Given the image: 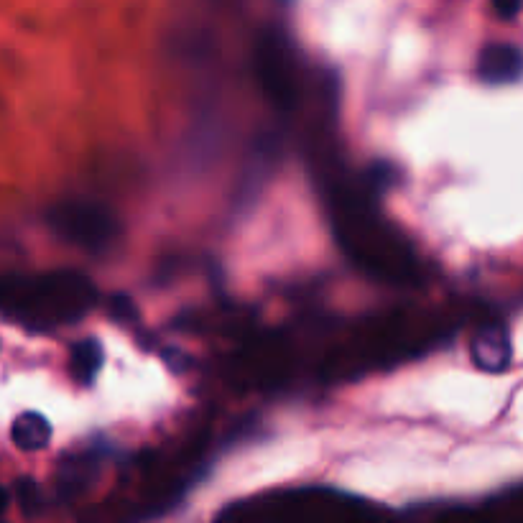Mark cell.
Returning a JSON list of instances; mask_svg holds the SVG:
<instances>
[{"mask_svg": "<svg viewBox=\"0 0 523 523\" xmlns=\"http://www.w3.org/2000/svg\"><path fill=\"white\" fill-rule=\"evenodd\" d=\"M6 508H8V493L6 488H0V516L6 513Z\"/></svg>", "mask_w": 523, "mask_h": 523, "instance_id": "obj_7", "label": "cell"}, {"mask_svg": "<svg viewBox=\"0 0 523 523\" xmlns=\"http://www.w3.org/2000/svg\"><path fill=\"white\" fill-rule=\"evenodd\" d=\"M49 222L64 238L97 248L115 233V222L105 207L90 202H67L49 212Z\"/></svg>", "mask_w": 523, "mask_h": 523, "instance_id": "obj_1", "label": "cell"}, {"mask_svg": "<svg viewBox=\"0 0 523 523\" xmlns=\"http://www.w3.org/2000/svg\"><path fill=\"white\" fill-rule=\"evenodd\" d=\"M100 368H103V347H100V342L95 337L77 342L72 350L74 378L82 383H92V378L100 373Z\"/></svg>", "mask_w": 523, "mask_h": 523, "instance_id": "obj_5", "label": "cell"}, {"mask_svg": "<svg viewBox=\"0 0 523 523\" xmlns=\"http://www.w3.org/2000/svg\"><path fill=\"white\" fill-rule=\"evenodd\" d=\"M490 3H493L495 13L501 18H506V21L516 18L523 8V0H490Z\"/></svg>", "mask_w": 523, "mask_h": 523, "instance_id": "obj_6", "label": "cell"}, {"mask_svg": "<svg viewBox=\"0 0 523 523\" xmlns=\"http://www.w3.org/2000/svg\"><path fill=\"white\" fill-rule=\"evenodd\" d=\"M478 77L488 85H513L523 77V52L513 44L485 46L478 59Z\"/></svg>", "mask_w": 523, "mask_h": 523, "instance_id": "obj_2", "label": "cell"}, {"mask_svg": "<svg viewBox=\"0 0 523 523\" xmlns=\"http://www.w3.org/2000/svg\"><path fill=\"white\" fill-rule=\"evenodd\" d=\"M511 337L503 325H488L472 337V363L485 373H501L511 365Z\"/></svg>", "mask_w": 523, "mask_h": 523, "instance_id": "obj_3", "label": "cell"}, {"mask_svg": "<svg viewBox=\"0 0 523 523\" xmlns=\"http://www.w3.org/2000/svg\"><path fill=\"white\" fill-rule=\"evenodd\" d=\"M11 439L16 442L18 450L23 452L44 450L46 444L52 442V424H49V419L44 414L26 411V414H21L13 421Z\"/></svg>", "mask_w": 523, "mask_h": 523, "instance_id": "obj_4", "label": "cell"}]
</instances>
